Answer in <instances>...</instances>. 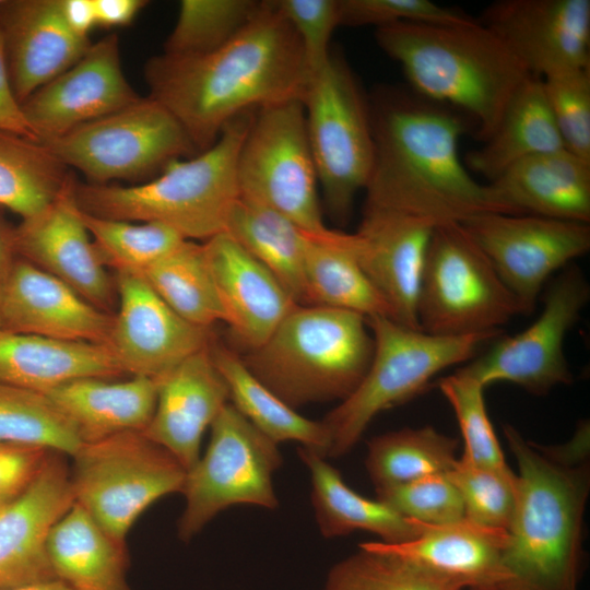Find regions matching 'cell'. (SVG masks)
I'll return each mask as SVG.
<instances>
[{
	"label": "cell",
	"instance_id": "52",
	"mask_svg": "<svg viewBox=\"0 0 590 590\" xmlns=\"http://www.w3.org/2000/svg\"><path fill=\"white\" fill-rule=\"evenodd\" d=\"M61 15L67 26L75 35L88 38V33L96 26L93 0H59Z\"/></svg>",
	"mask_w": 590,
	"mask_h": 590
},
{
	"label": "cell",
	"instance_id": "54",
	"mask_svg": "<svg viewBox=\"0 0 590 590\" xmlns=\"http://www.w3.org/2000/svg\"><path fill=\"white\" fill-rule=\"evenodd\" d=\"M8 590H70V589L63 582L59 580H55V581L40 583L36 586L8 589Z\"/></svg>",
	"mask_w": 590,
	"mask_h": 590
},
{
	"label": "cell",
	"instance_id": "9",
	"mask_svg": "<svg viewBox=\"0 0 590 590\" xmlns=\"http://www.w3.org/2000/svg\"><path fill=\"white\" fill-rule=\"evenodd\" d=\"M420 330L441 337L499 332L523 309L460 223L435 227L417 296Z\"/></svg>",
	"mask_w": 590,
	"mask_h": 590
},
{
	"label": "cell",
	"instance_id": "33",
	"mask_svg": "<svg viewBox=\"0 0 590 590\" xmlns=\"http://www.w3.org/2000/svg\"><path fill=\"white\" fill-rule=\"evenodd\" d=\"M47 548L56 578L70 590H132L126 545L75 503L51 529Z\"/></svg>",
	"mask_w": 590,
	"mask_h": 590
},
{
	"label": "cell",
	"instance_id": "53",
	"mask_svg": "<svg viewBox=\"0 0 590 590\" xmlns=\"http://www.w3.org/2000/svg\"><path fill=\"white\" fill-rule=\"evenodd\" d=\"M17 258L13 245V228L0 220V284Z\"/></svg>",
	"mask_w": 590,
	"mask_h": 590
},
{
	"label": "cell",
	"instance_id": "42",
	"mask_svg": "<svg viewBox=\"0 0 590 590\" xmlns=\"http://www.w3.org/2000/svg\"><path fill=\"white\" fill-rule=\"evenodd\" d=\"M324 590H465L397 555L362 543L329 571Z\"/></svg>",
	"mask_w": 590,
	"mask_h": 590
},
{
	"label": "cell",
	"instance_id": "4",
	"mask_svg": "<svg viewBox=\"0 0 590 590\" xmlns=\"http://www.w3.org/2000/svg\"><path fill=\"white\" fill-rule=\"evenodd\" d=\"M416 95L473 121L484 142L530 74L480 20L464 24H394L376 30Z\"/></svg>",
	"mask_w": 590,
	"mask_h": 590
},
{
	"label": "cell",
	"instance_id": "29",
	"mask_svg": "<svg viewBox=\"0 0 590 590\" xmlns=\"http://www.w3.org/2000/svg\"><path fill=\"white\" fill-rule=\"evenodd\" d=\"M157 388L156 380L143 376L122 381L86 377L62 384L46 394L86 444L144 430L155 410Z\"/></svg>",
	"mask_w": 590,
	"mask_h": 590
},
{
	"label": "cell",
	"instance_id": "44",
	"mask_svg": "<svg viewBox=\"0 0 590 590\" xmlns=\"http://www.w3.org/2000/svg\"><path fill=\"white\" fill-rule=\"evenodd\" d=\"M449 479L458 488L464 519L481 527L507 531L516 500V473L481 467L458 458Z\"/></svg>",
	"mask_w": 590,
	"mask_h": 590
},
{
	"label": "cell",
	"instance_id": "13",
	"mask_svg": "<svg viewBox=\"0 0 590 590\" xmlns=\"http://www.w3.org/2000/svg\"><path fill=\"white\" fill-rule=\"evenodd\" d=\"M43 143L94 185L143 182L197 152L176 118L149 96Z\"/></svg>",
	"mask_w": 590,
	"mask_h": 590
},
{
	"label": "cell",
	"instance_id": "16",
	"mask_svg": "<svg viewBox=\"0 0 590 590\" xmlns=\"http://www.w3.org/2000/svg\"><path fill=\"white\" fill-rule=\"evenodd\" d=\"M118 311L108 342L123 374L158 380L215 340L179 317L140 274L116 273Z\"/></svg>",
	"mask_w": 590,
	"mask_h": 590
},
{
	"label": "cell",
	"instance_id": "41",
	"mask_svg": "<svg viewBox=\"0 0 590 590\" xmlns=\"http://www.w3.org/2000/svg\"><path fill=\"white\" fill-rule=\"evenodd\" d=\"M261 4L256 0H182L164 54L196 56L213 51L238 34Z\"/></svg>",
	"mask_w": 590,
	"mask_h": 590
},
{
	"label": "cell",
	"instance_id": "43",
	"mask_svg": "<svg viewBox=\"0 0 590 590\" xmlns=\"http://www.w3.org/2000/svg\"><path fill=\"white\" fill-rule=\"evenodd\" d=\"M439 390L450 404L459 424L467 461L502 472L512 471L489 421L484 387L473 377L458 369L438 382Z\"/></svg>",
	"mask_w": 590,
	"mask_h": 590
},
{
	"label": "cell",
	"instance_id": "50",
	"mask_svg": "<svg viewBox=\"0 0 590 590\" xmlns=\"http://www.w3.org/2000/svg\"><path fill=\"white\" fill-rule=\"evenodd\" d=\"M0 132L19 134L39 141L16 98L8 70L3 42L0 31Z\"/></svg>",
	"mask_w": 590,
	"mask_h": 590
},
{
	"label": "cell",
	"instance_id": "45",
	"mask_svg": "<svg viewBox=\"0 0 590 590\" xmlns=\"http://www.w3.org/2000/svg\"><path fill=\"white\" fill-rule=\"evenodd\" d=\"M542 81L564 149L590 162V67Z\"/></svg>",
	"mask_w": 590,
	"mask_h": 590
},
{
	"label": "cell",
	"instance_id": "6",
	"mask_svg": "<svg viewBox=\"0 0 590 590\" xmlns=\"http://www.w3.org/2000/svg\"><path fill=\"white\" fill-rule=\"evenodd\" d=\"M374 339L354 311L296 305L259 347L241 356L247 368L293 409L344 400L366 374Z\"/></svg>",
	"mask_w": 590,
	"mask_h": 590
},
{
	"label": "cell",
	"instance_id": "47",
	"mask_svg": "<svg viewBox=\"0 0 590 590\" xmlns=\"http://www.w3.org/2000/svg\"><path fill=\"white\" fill-rule=\"evenodd\" d=\"M475 19L430 0H340V22L345 26L394 24H464Z\"/></svg>",
	"mask_w": 590,
	"mask_h": 590
},
{
	"label": "cell",
	"instance_id": "1",
	"mask_svg": "<svg viewBox=\"0 0 590 590\" xmlns=\"http://www.w3.org/2000/svg\"><path fill=\"white\" fill-rule=\"evenodd\" d=\"M310 78L300 42L275 0L261 1L249 23L217 49L163 52L144 66L149 97L176 118L197 153L245 111L303 101Z\"/></svg>",
	"mask_w": 590,
	"mask_h": 590
},
{
	"label": "cell",
	"instance_id": "3",
	"mask_svg": "<svg viewBox=\"0 0 590 590\" xmlns=\"http://www.w3.org/2000/svg\"><path fill=\"white\" fill-rule=\"evenodd\" d=\"M518 464L504 562L519 590H576L589 495L586 449L535 445L503 427Z\"/></svg>",
	"mask_w": 590,
	"mask_h": 590
},
{
	"label": "cell",
	"instance_id": "12",
	"mask_svg": "<svg viewBox=\"0 0 590 590\" xmlns=\"http://www.w3.org/2000/svg\"><path fill=\"white\" fill-rule=\"evenodd\" d=\"M205 452L187 471L186 505L178 521L182 541L192 539L220 511L235 505L278 507L272 477L282 464L278 444L229 402L211 425Z\"/></svg>",
	"mask_w": 590,
	"mask_h": 590
},
{
	"label": "cell",
	"instance_id": "46",
	"mask_svg": "<svg viewBox=\"0 0 590 590\" xmlns=\"http://www.w3.org/2000/svg\"><path fill=\"white\" fill-rule=\"evenodd\" d=\"M377 498L405 518L441 526L464 519L461 495L447 474L377 488Z\"/></svg>",
	"mask_w": 590,
	"mask_h": 590
},
{
	"label": "cell",
	"instance_id": "32",
	"mask_svg": "<svg viewBox=\"0 0 590 590\" xmlns=\"http://www.w3.org/2000/svg\"><path fill=\"white\" fill-rule=\"evenodd\" d=\"M560 149L543 81L530 75L510 98L492 134L467 154L464 164L491 182L528 157Z\"/></svg>",
	"mask_w": 590,
	"mask_h": 590
},
{
	"label": "cell",
	"instance_id": "18",
	"mask_svg": "<svg viewBox=\"0 0 590 590\" xmlns=\"http://www.w3.org/2000/svg\"><path fill=\"white\" fill-rule=\"evenodd\" d=\"M480 22L532 75L590 67V0H499Z\"/></svg>",
	"mask_w": 590,
	"mask_h": 590
},
{
	"label": "cell",
	"instance_id": "31",
	"mask_svg": "<svg viewBox=\"0 0 590 590\" xmlns=\"http://www.w3.org/2000/svg\"><path fill=\"white\" fill-rule=\"evenodd\" d=\"M297 452L310 475L311 503L323 536L363 530L378 535L380 542L401 543L422 531L423 523L403 517L378 498L354 492L319 452L306 447H298Z\"/></svg>",
	"mask_w": 590,
	"mask_h": 590
},
{
	"label": "cell",
	"instance_id": "38",
	"mask_svg": "<svg viewBox=\"0 0 590 590\" xmlns=\"http://www.w3.org/2000/svg\"><path fill=\"white\" fill-rule=\"evenodd\" d=\"M140 275L186 321L211 328L223 320L203 243L184 240Z\"/></svg>",
	"mask_w": 590,
	"mask_h": 590
},
{
	"label": "cell",
	"instance_id": "34",
	"mask_svg": "<svg viewBox=\"0 0 590 590\" xmlns=\"http://www.w3.org/2000/svg\"><path fill=\"white\" fill-rule=\"evenodd\" d=\"M214 365L227 385L229 403L272 441L293 440L327 457L329 433L287 405L245 365L241 356L215 340L210 345Z\"/></svg>",
	"mask_w": 590,
	"mask_h": 590
},
{
	"label": "cell",
	"instance_id": "19",
	"mask_svg": "<svg viewBox=\"0 0 590 590\" xmlns=\"http://www.w3.org/2000/svg\"><path fill=\"white\" fill-rule=\"evenodd\" d=\"M73 179L43 211L13 228V245L24 259L59 279L87 302L110 311L116 284L102 263L74 198Z\"/></svg>",
	"mask_w": 590,
	"mask_h": 590
},
{
	"label": "cell",
	"instance_id": "17",
	"mask_svg": "<svg viewBox=\"0 0 590 590\" xmlns=\"http://www.w3.org/2000/svg\"><path fill=\"white\" fill-rule=\"evenodd\" d=\"M140 99L125 76L119 37L113 33L92 43L76 63L30 95L22 109L38 140L47 142Z\"/></svg>",
	"mask_w": 590,
	"mask_h": 590
},
{
	"label": "cell",
	"instance_id": "30",
	"mask_svg": "<svg viewBox=\"0 0 590 590\" xmlns=\"http://www.w3.org/2000/svg\"><path fill=\"white\" fill-rule=\"evenodd\" d=\"M304 283L305 305L392 319L387 302L358 261L356 233L329 227L305 231Z\"/></svg>",
	"mask_w": 590,
	"mask_h": 590
},
{
	"label": "cell",
	"instance_id": "35",
	"mask_svg": "<svg viewBox=\"0 0 590 590\" xmlns=\"http://www.w3.org/2000/svg\"><path fill=\"white\" fill-rule=\"evenodd\" d=\"M264 266L297 305H305V231L282 214L238 198L225 231Z\"/></svg>",
	"mask_w": 590,
	"mask_h": 590
},
{
	"label": "cell",
	"instance_id": "36",
	"mask_svg": "<svg viewBox=\"0 0 590 590\" xmlns=\"http://www.w3.org/2000/svg\"><path fill=\"white\" fill-rule=\"evenodd\" d=\"M74 179L40 141L0 132V206L31 217L48 206Z\"/></svg>",
	"mask_w": 590,
	"mask_h": 590
},
{
	"label": "cell",
	"instance_id": "15",
	"mask_svg": "<svg viewBox=\"0 0 590 590\" xmlns=\"http://www.w3.org/2000/svg\"><path fill=\"white\" fill-rule=\"evenodd\" d=\"M530 315L550 276L590 249V225L532 214L485 212L461 223Z\"/></svg>",
	"mask_w": 590,
	"mask_h": 590
},
{
	"label": "cell",
	"instance_id": "40",
	"mask_svg": "<svg viewBox=\"0 0 590 590\" xmlns=\"http://www.w3.org/2000/svg\"><path fill=\"white\" fill-rule=\"evenodd\" d=\"M81 215L102 263L116 273L141 274L186 240L158 223Z\"/></svg>",
	"mask_w": 590,
	"mask_h": 590
},
{
	"label": "cell",
	"instance_id": "48",
	"mask_svg": "<svg viewBox=\"0 0 590 590\" xmlns=\"http://www.w3.org/2000/svg\"><path fill=\"white\" fill-rule=\"evenodd\" d=\"M275 4L295 31L312 76L331 56L330 40L341 25L340 0H275Z\"/></svg>",
	"mask_w": 590,
	"mask_h": 590
},
{
	"label": "cell",
	"instance_id": "7",
	"mask_svg": "<svg viewBox=\"0 0 590 590\" xmlns=\"http://www.w3.org/2000/svg\"><path fill=\"white\" fill-rule=\"evenodd\" d=\"M366 320L374 339L373 357L354 391L321 421L330 437L327 457L349 452L376 415L418 396L438 373L470 361L487 341L502 334L441 337L385 316Z\"/></svg>",
	"mask_w": 590,
	"mask_h": 590
},
{
	"label": "cell",
	"instance_id": "39",
	"mask_svg": "<svg viewBox=\"0 0 590 590\" xmlns=\"http://www.w3.org/2000/svg\"><path fill=\"white\" fill-rule=\"evenodd\" d=\"M0 442L73 456L83 445L75 427L47 394L0 382Z\"/></svg>",
	"mask_w": 590,
	"mask_h": 590
},
{
	"label": "cell",
	"instance_id": "55",
	"mask_svg": "<svg viewBox=\"0 0 590 590\" xmlns=\"http://www.w3.org/2000/svg\"><path fill=\"white\" fill-rule=\"evenodd\" d=\"M0 328H1V317H0Z\"/></svg>",
	"mask_w": 590,
	"mask_h": 590
},
{
	"label": "cell",
	"instance_id": "27",
	"mask_svg": "<svg viewBox=\"0 0 590 590\" xmlns=\"http://www.w3.org/2000/svg\"><path fill=\"white\" fill-rule=\"evenodd\" d=\"M487 185L502 213L590 223V162L565 149L528 157Z\"/></svg>",
	"mask_w": 590,
	"mask_h": 590
},
{
	"label": "cell",
	"instance_id": "20",
	"mask_svg": "<svg viewBox=\"0 0 590 590\" xmlns=\"http://www.w3.org/2000/svg\"><path fill=\"white\" fill-rule=\"evenodd\" d=\"M73 504L70 469L63 455L50 451L26 492L0 511V590L58 580L48 538Z\"/></svg>",
	"mask_w": 590,
	"mask_h": 590
},
{
	"label": "cell",
	"instance_id": "25",
	"mask_svg": "<svg viewBox=\"0 0 590 590\" xmlns=\"http://www.w3.org/2000/svg\"><path fill=\"white\" fill-rule=\"evenodd\" d=\"M434 224L386 212H363L355 232L358 261L387 302L392 319L420 330L416 315L422 272Z\"/></svg>",
	"mask_w": 590,
	"mask_h": 590
},
{
	"label": "cell",
	"instance_id": "22",
	"mask_svg": "<svg viewBox=\"0 0 590 590\" xmlns=\"http://www.w3.org/2000/svg\"><path fill=\"white\" fill-rule=\"evenodd\" d=\"M223 320L247 352L259 347L297 304L276 278L226 233L203 241Z\"/></svg>",
	"mask_w": 590,
	"mask_h": 590
},
{
	"label": "cell",
	"instance_id": "51",
	"mask_svg": "<svg viewBox=\"0 0 590 590\" xmlns=\"http://www.w3.org/2000/svg\"><path fill=\"white\" fill-rule=\"evenodd\" d=\"M96 26L105 28L129 25L146 5L144 0H93Z\"/></svg>",
	"mask_w": 590,
	"mask_h": 590
},
{
	"label": "cell",
	"instance_id": "28",
	"mask_svg": "<svg viewBox=\"0 0 590 590\" xmlns=\"http://www.w3.org/2000/svg\"><path fill=\"white\" fill-rule=\"evenodd\" d=\"M123 375L107 345L61 341L0 328V382L47 393L68 381Z\"/></svg>",
	"mask_w": 590,
	"mask_h": 590
},
{
	"label": "cell",
	"instance_id": "21",
	"mask_svg": "<svg viewBox=\"0 0 590 590\" xmlns=\"http://www.w3.org/2000/svg\"><path fill=\"white\" fill-rule=\"evenodd\" d=\"M0 317L11 332L107 346L114 326L113 314L19 257L0 284Z\"/></svg>",
	"mask_w": 590,
	"mask_h": 590
},
{
	"label": "cell",
	"instance_id": "49",
	"mask_svg": "<svg viewBox=\"0 0 590 590\" xmlns=\"http://www.w3.org/2000/svg\"><path fill=\"white\" fill-rule=\"evenodd\" d=\"M49 452L40 447L0 442V511L26 492Z\"/></svg>",
	"mask_w": 590,
	"mask_h": 590
},
{
	"label": "cell",
	"instance_id": "23",
	"mask_svg": "<svg viewBox=\"0 0 590 590\" xmlns=\"http://www.w3.org/2000/svg\"><path fill=\"white\" fill-rule=\"evenodd\" d=\"M0 31L21 105L76 63L92 45L67 26L59 0H0Z\"/></svg>",
	"mask_w": 590,
	"mask_h": 590
},
{
	"label": "cell",
	"instance_id": "8",
	"mask_svg": "<svg viewBox=\"0 0 590 590\" xmlns=\"http://www.w3.org/2000/svg\"><path fill=\"white\" fill-rule=\"evenodd\" d=\"M72 458L74 503L123 545L146 508L166 495L181 493L187 474L172 453L142 432L83 444Z\"/></svg>",
	"mask_w": 590,
	"mask_h": 590
},
{
	"label": "cell",
	"instance_id": "37",
	"mask_svg": "<svg viewBox=\"0 0 590 590\" xmlns=\"http://www.w3.org/2000/svg\"><path fill=\"white\" fill-rule=\"evenodd\" d=\"M459 440L432 426L402 428L368 441L365 465L376 489L447 474L458 458Z\"/></svg>",
	"mask_w": 590,
	"mask_h": 590
},
{
	"label": "cell",
	"instance_id": "10",
	"mask_svg": "<svg viewBox=\"0 0 590 590\" xmlns=\"http://www.w3.org/2000/svg\"><path fill=\"white\" fill-rule=\"evenodd\" d=\"M302 102L326 209L334 221L344 224L373 169L369 105L349 66L332 52L310 78Z\"/></svg>",
	"mask_w": 590,
	"mask_h": 590
},
{
	"label": "cell",
	"instance_id": "14",
	"mask_svg": "<svg viewBox=\"0 0 590 590\" xmlns=\"http://www.w3.org/2000/svg\"><path fill=\"white\" fill-rule=\"evenodd\" d=\"M589 297L590 286L583 272L567 266L547 287L543 310L531 326L514 337L497 338L486 353L459 369L484 388L505 381L540 396L556 386L571 384L564 341Z\"/></svg>",
	"mask_w": 590,
	"mask_h": 590
},
{
	"label": "cell",
	"instance_id": "26",
	"mask_svg": "<svg viewBox=\"0 0 590 590\" xmlns=\"http://www.w3.org/2000/svg\"><path fill=\"white\" fill-rule=\"evenodd\" d=\"M367 543L455 581L465 590H519L504 562L507 544L504 530L462 519L441 526L423 524L420 534L405 542Z\"/></svg>",
	"mask_w": 590,
	"mask_h": 590
},
{
	"label": "cell",
	"instance_id": "11",
	"mask_svg": "<svg viewBox=\"0 0 590 590\" xmlns=\"http://www.w3.org/2000/svg\"><path fill=\"white\" fill-rule=\"evenodd\" d=\"M239 197L269 208L306 232L327 226L317 191L303 102L255 110L237 161Z\"/></svg>",
	"mask_w": 590,
	"mask_h": 590
},
{
	"label": "cell",
	"instance_id": "24",
	"mask_svg": "<svg viewBox=\"0 0 590 590\" xmlns=\"http://www.w3.org/2000/svg\"><path fill=\"white\" fill-rule=\"evenodd\" d=\"M156 381L155 410L142 433L188 471L201 456L205 429L229 402L227 385L213 363L210 346Z\"/></svg>",
	"mask_w": 590,
	"mask_h": 590
},
{
	"label": "cell",
	"instance_id": "5",
	"mask_svg": "<svg viewBox=\"0 0 590 590\" xmlns=\"http://www.w3.org/2000/svg\"><path fill=\"white\" fill-rule=\"evenodd\" d=\"M256 109L233 118L208 150L175 160L154 178L134 186L74 184V198L88 214L165 225L187 240L224 233L239 198L237 161Z\"/></svg>",
	"mask_w": 590,
	"mask_h": 590
},
{
	"label": "cell",
	"instance_id": "2",
	"mask_svg": "<svg viewBox=\"0 0 590 590\" xmlns=\"http://www.w3.org/2000/svg\"><path fill=\"white\" fill-rule=\"evenodd\" d=\"M375 155L364 212H386L435 226L498 212L488 185L459 154L460 114L418 95L381 92L369 106Z\"/></svg>",
	"mask_w": 590,
	"mask_h": 590
}]
</instances>
